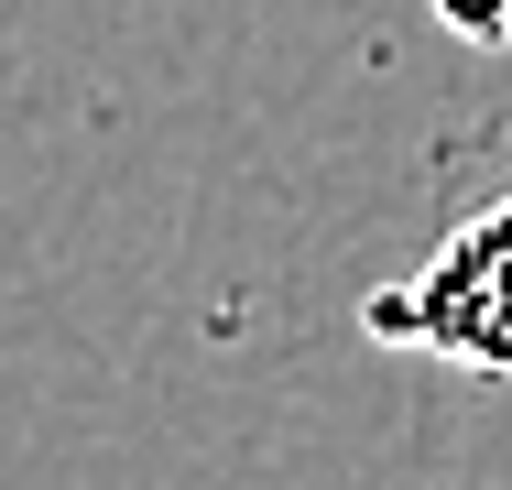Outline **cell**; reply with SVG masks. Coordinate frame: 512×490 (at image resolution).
I'll return each instance as SVG.
<instances>
[{"label":"cell","mask_w":512,"mask_h":490,"mask_svg":"<svg viewBox=\"0 0 512 490\" xmlns=\"http://www.w3.org/2000/svg\"><path fill=\"white\" fill-rule=\"evenodd\" d=\"M360 327L382 349H425V360L512 382V196L480 207V218H458L414 284H382L360 305Z\"/></svg>","instance_id":"1"},{"label":"cell","mask_w":512,"mask_h":490,"mask_svg":"<svg viewBox=\"0 0 512 490\" xmlns=\"http://www.w3.org/2000/svg\"><path fill=\"white\" fill-rule=\"evenodd\" d=\"M436 22L469 33V44H502V0H436Z\"/></svg>","instance_id":"2"},{"label":"cell","mask_w":512,"mask_h":490,"mask_svg":"<svg viewBox=\"0 0 512 490\" xmlns=\"http://www.w3.org/2000/svg\"><path fill=\"white\" fill-rule=\"evenodd\" d=\"M502 44H512V0H502Z\"/></svg>","instance_id":"3"}]
</instances>
